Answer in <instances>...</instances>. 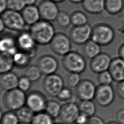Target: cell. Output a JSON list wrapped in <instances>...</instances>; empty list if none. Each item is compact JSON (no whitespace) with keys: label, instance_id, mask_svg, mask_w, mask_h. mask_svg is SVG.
<instances>
[{"label":"cell","instance_id":"1","mask_svg":"<svg viewBox=\"0 0 124 124\" xmlns=\"http://www.w3.org/2000/svg\"><path fill=\"white\" fill-rule=\"evenodd\" d=\"M29 31L36 44L41 46L49 44L56 34L51 22L43 19L30 26Z\"/></svg>","mask_w":124,"mask_h":124},{"label":"cell","instance_id":"2","mask_svg":"<svg viewBox=\"0 0 124 124\" xmlns=\"http://www.w3.org/2000/svg\"><path fill=\"white\" fill-rule=\"evenodd\" d=\"M63 68L69 73L81 74L86 68V61L84 56L76 51H71L62 56L61 60Z\"/></svg>","mask_w":124,"mask_h":124},{"label":"cell","instance_id":"3","mask_svg":"<svg viewBox=\"0 0 124 124\" xmlns=\"http://www.w3.org/2000/svg\"><path fill=\"white\" fill-rule=\"evenodd\" d=\"M115 38V31L109 25L104 23L95 24L93 28L91 39L100 46H108Z\"/></svg>","mask_w":124,"mask_h":124},{"label":"cell","instance_id":"4","mask_svg":"<svg viewBox=\"0 0 124 124\" xmlns=\"http://www.w3.org/2000/svg\"><path fill=\"white\" fill-rule=\"evenodd\" d=\"M25 92L18 88L5 91L2 97L4 106L10 111H17L26 104Z\"/></svg>","mask_w":124,"mask_h":124},{"label":"cell","instance_id":"5","mask_svg":"<svg viewBox=\"0 0 124 124\" xmlns=\"http://www.w3.org/2000/svg\"><path fill=\"white\" fill-rule=\"evenodd\" d=\"M0 18L7 29L20 32L25 31L27 24L19 12L7 9L1 14Z\"/></svg>","mask_w":124,"mask_h":124},{"label":"cell","instance_id":"6","mask_svg":"<svg viewBox=\"0 0 124 124\" xmlns=\"http://www.w3.org/2000/svg\"><path fill=\"white\" fill-rule=\"evenodd\" d=\"M42 88L45 92L51 97H57L64 87L62 77L56 73L46 75L42 81Z\"/></svg>","mask_w":124,"mask_h":124},{"label":"cell","instance_id":"7","mask_svg":"<svg viewBox=\"0 0 124 124\" xmlns=\"http://www.w3.org/2000/svg\"><path fill=\"white\" fill-rule=\"evenodd\" d=\"M49 46L51 50L59 56H63L71 51V41L69 37L62 32L55 34Z\"/></svg>","mask_w":124,"mask_h":124},{"label":"cell","instance_id":"8","mask_svg":"<svg viewBox=\"0 0 124 124\" xmlns=\"http://www.w3.org/2000/svg\"><path fill=\"white\" fill-rule=\"evenodd\" d=\"M19 50L23 51L32 58L36 52V43L29 31H21L16 37Z\"/></svg>","mask_w":124,"mask_h":124},{"label":"cell","instance_id":"9","mask_svg":"<svg viewBox=\"0 0 124 124\" xmlns=\"http://www.w3.org/2000/svg\"><path fill=\"white\" fill-rule=\"evenodd\" d=\"M92 28L88 24L73 26L69 31V37L72 42L78 45H84L90 40Z\"/></svg>","mask_w":124,"mask_h":124},{"label":"cell","instance_id":"10","mask_svg":"<svg viewBox=\"0 0 124 124\" xmlns=\"http://www.w3.org/2000/svg\"><path fill=\"white\" fill-rule=\"evenodd\" d=\"M95 84L88 79H81L75 89L76 96L81 101L94 99L96 90Z\"/></svg>","mask_w":124,"mask_h":124},{"label":"cell","instance_id":"11","mask_svg":"<svg viewBox=\"0 0 124 124\" xmlns=\"http://www.w3.org/2000/svg\"><path fill=\"white\" fill-rule=\"evenodd\" d=\"M115 97V91L111 85H100L96 87L94 99L98 105L107 107L113 102Z\"/></svg>","mask_w":124,"mask_h":124},{"label":"cell","instance_id":"12","mask_svg":"<svg viewBox=\"0 0 124 124\" xmlns=\"http://www.w3.org/2000/svg\"><path fill=\"white\" fill-rule=\"evenodd\" d=\"M47 102L45 96L39 91H32L27 95L26 104L34 113L45 111Z\"/></svg>","mask_w":124,"mask_h":124},{"label":"cell","instance_id":"13","mask_svg":"<svg viewBox=\"0 0 124 124\" xmlns=\"http://www.w3.org/2000/svg\"><path fill=\"white\" fill-rule=\"evenodd\" d=\"M37 6L41 18L50 22L55 20L60 12L57 3L51 0H42Z\"/></svg>","mask_w":124,"mask_h":124},{"label":"cell","instance_id":"14","mask_svg":"<svg viewBox=\"0 0 124 124\" xmlns=\"http://www.w3.org/2000/svg\"><path fill=\"white\" fill-rule=\"evenodd\" d=\"M80 114L78 105L73 102L65 103L62 106L59 116L61 121L65 124L75 123Z\"/></svg>","mask_w":124,"mask_h":124},{"label":"cell","instance_id":"15","mask_svg":"<svg viewBox=\"0 0 124 124\" xmlns=\"http://www.w3.org/2000/svg\"><path fill=\"white\" fill-rule=\"evenodd\" d=\"M36 64L42 74L46 76L55 73L59 67V62L57 59L49 54L40 56L37 60Z\"/></svg>","mask_w":124,"mask_h":124},{"label":"cell","instance_id":"16","mask_svg":"<svg viewBox=\"0 0 124 124\" xmlns=\"http://www.w3.org/2000/svg\"><path fill=\"white\" fill-rule=\"evenodd\" d=\"M112 59L107 53L101 52L91 59L89 67L91 71L95 74H99L108 70Z\"/></svg>","mask_w":124,"mask_h":124},{"label":"cell","instance_id":"17","mask_svg":"<svg viewBox=\"0 0 124 124\" xmlns=\"http://www.w3.org/2000/svg\"><path fill=\"white\" fill-rule=\"evenodd\" d=\"M113 80L121 82L124 80V60L119 57L112 59L108 69Z\"/></svg>","mask_w":124,"mask_h":124},{"label":"cell","instance_id":"18","mask_svg":"<svg viewBox=\"0 0 124 124\" xmlns=\"http://www.w3.org/2000/svg\"><path fill=\"white\" fill-rule=\"evenodd\" d=\"M0 49L2 53H7L13 56L19 50L16 38L10 34H3L1 37Z\"/></svg>","mask_w":124,"mask_h":124},{"label":"cell","instance_id":"19","mask_svg":"<svg viewBox=\"0 0 124 124\" xmlns=\"http://www.w3.org/2000/svg\"><path fill=\"white\" fill-rule=\"evenodd\" d=\"M21 13L26 24L29 26L36 23L41 18L38 6L35 5H26Z\"/></svg>","mask_w":124,"mask_h":124},{"label":"cell","instance_id":"20","mask_svg":"<svg viewBox=\"0 0 124 124\" xmlns=\"http://www.w3.org/2000/svg\"><path fill=\"white\" fill-rule=\"evenodd\" d=\"M19 78L12 72L1 74L0 79V84L1 89L5 91L18 88Z\"/></svg>","mask_w":124,"mask_h":124},{"label":"cell","instance_id":"21","mask_svg":"<svg viewBox=\"0 0 124 124\" xmlns=\"http://www.w3.org/2000/svg\"><path fill=\"white\" fill-rule=\"evenodd\" d=\"M82 7L90 14H101L105 10V0H84Z\"/></svg>","mask_w":124,"mask_h":124},{"label":"cell","instance_id":"22","mask_svg":"<svg viewBox=\"0 0 124 124\" xmlns=\"http://www.w3.org/2000/svg\"><path fill=\"white\" fill-rule=\"evenodd\" d=\"M82 52L86 58L92 59L101 52L100 46L90 39L83 45Z\"/></svg>","mask_w":124,"mask_h":124},{"label":"cell","instance_id":"23","mask_svg":"<svg viewBox=\"0 0 124 124\" xmlns=\"http://www.w3.org/2000/svg\"><path fill=\"white\" fill-rule=\"evenodd\" d=\"M124 0H105V10L109 15H117L123 9Z\"/></svg>","mask_w":124,"mask_h":124},{"label":"cell","instance_id":"24","mask_svg":"<svg viewBox=\"0 0 124 124\" xmlns=\"http://www.w3.org/2000/svg\"><path fill=\"white\" fill-rule=\"evenodd\" d=\"M15 66L13 56L1 52L0 56V72L3 74L11 72Z\"/></svg>","mask_w":124,"mask_h":124},{"label":"cell","instance_id":"25","mask_svg":"<svg viewBox=\"0 0 124 124\" xmlns=\"http://www.w3.org/2000/svg\"><path fill=\"white\" fill-rule=\"evenodd\" d=\"M15 66L19 68L27 67L30 63L31 58L27 53L18 50L13 56Z\"/></svg>","mask_w":124,"mask_h":124},{"label":"cell","instance_id":"26","mask_svg":"<svg viewBox=\"0 0 124 124\" xmlns=\"http://www.w3.org/2000/svg\"><path fill=\"white\" fill-rule=\"evenodd\" d=\"M78 106L80 113L84 114L89 117L93 116L96 112V106L92 100L81 101Z\"/></svg>","mask_w":124,"mask_h":124},{"label":"cell","instance_id":"27","mask_svg":"<svg viewBox=\"0 0 124 124\" xmlns=\"http://www.w3.org/2000/svg\"><path fill=\"white\" fill-rule=\"evenodd\" d=\"M34 112L27 106L21 108L16 111V114L19 119L20 123L31 124L33 117Z\"/></svg>","mask_w":124,"mask_h":124},{"label":"cell","instance_id":"28","mask_svg":"<svg viewBox=\"0 0 124 124\" xmlns=\"http://www.w3.org/2000/svg\"><path fill=\"white\" fill-rule=\"evenodd\" d=\"M71 24L73 26H82L88 24V17L81 11H75L70 15Z\"/></svg>","mask_w":124,"mask_h":124},{"label":"cell","instance_id":"29","mask_svg":"<svg viewBox=\"0 0 124 124\" xmlns=\"http://www.w3.org/2000/svg\"><path fill=\"white\" fill-rule=\"evenodd\" d=\"M62 106L60 103L55 100H49L47 101L45 112L53 118L59 116Z\"/></svg>","mask_w":124,"mask_h":124},{"label":"cell","instance_id":"30","mask_svg":"<svg viewBox=\"0 0 124 124\" xmlns=\"http://www.w3.org/2000/svg\"><path fill=\"white\" fill-rule=\"evenodd\" d=\"M42 73L37 65H31L26 67L24 72V76L29 78L32 82L39 80Z\"/></svg>","mask_w":124,"mask_h":124},{"label":"cell","instance_id":"31","mask_svg":"<svg viewBox=\"0 0 124 124\" xmlns=\"http://www.w3.org/2000/svg\"><path fill=\"white\" fill-rule=\"evenodd\" d=\"M53 118L46 112L36 113L31 124H53Z\"/></svg>","mask_w":124,"mask_h":124},{"label":"cell","instance_id":"32","mask_svg":"<svg viewBox=\"0 0 124 124\" xmlns=\"http://www.w3.org/2000/svg\"><path fill=\"white\" fill-rule=\"evenodd\" d=\"M0 118V124H19V119L16 113L10 111L3 113Z\"/></svg>","mask_w":124,"mask_h":124},{"label":"cell","instance_id":"33","mask_svg":"<svg viewBox=\"0 0 124 124\" xmlns=\"http://www.w3.org/2000/svg\"><path fill=\"white\" fill-rule=\"evenodd\" d=\"M55 21L59 27L62 28H67L71 24L70 16L64 11H60Z\"/></svg>","mask_w":124,"mask_h":124},{"label":"cell","instance_id":"34","mask_svg":"<svg viewBox=\"0 0 124 124\" xmlns=\"http://www.w3.org/2000/svg\"><path fill=\"white\" fill-rule=\"evenodd\" d=\"M59 100L65 103L73 102L74 94L72 91L69 87H63L56 97Z\"/></svg>","mask_w":124,"mask_h":124},{"label":"cell","instance_id":"35","mask_svg":"<svg viewBox=\"0 0 124 124\" xmlns=\"http://www.w3.org/2000/svg\"><path fill=\"white\" fill-rule=\"evenodd\" d=\"M97 80L100 85H111L112 81H114L108 70L98 74Z\"/></svg>","mask_w":124,"mask_h":124},{"label":"cell","instance_id":"36","mask_svg":"<svg viewBox=\"0 0 124 124\" xmlns=\"http://www.w3.org/2000/svg\"><path fill=\"white\" fill-rule=\"evenodd\" d=\"M8 9L21 11L26 6L24 0H7Z\"/></svg>","mask_w":124,"mask_h":124},{"label":"cell","instance_id":"37","mask_svg":"<svg viewBox=\"0 0 124 124\" xmlns=\"http://www.w3.org/2000/svg\"><path fill=\"white\" fill-rule=\"evenodd\" d=\"M80 79V75L77 73H70L66 78V84L70 88H76Z\"/></svg>","mask_w":124,"mask_h":124},{"label":"cell","instance_id":"38","mask_svg":"<svg viewBox=\"0 0 124 124\" xmlns=\"http://www.w3.org/2000/svg\"><path fill=\"white\" fill-rule=\"evenodd\" d=\"M32 85V81L25 76H23L19 78L18 88L24 92L28 91Z\"/></svg>","mask_w":124,"mask_h":124},{"label":"cell","instance_id":"39","mask_svg":"<svg viewBox=\"0 0 124 124\" xmlns=\"http://www.w3.org/2000/svg\"><path fill=\"white\" fill-rule=\"evenodd\" d=\"M115 91L118 97L124 100V80L117 82Z\"/></svg>","mask_w":124,"mask_h":124},{"label":"cell","instance_id":"40","mask_svg":"<svg viewBox=\"0 0 124 124\" xmlns=\"http://www.w3.org/2000/svg\"><path fill=\"white\" fill-rule=\"evenodd\" d=\"M89 118L90 117L87 115L80 113L75 123L77 124H87L89 121Z\"/></svg>","mask_w":124,"mask_h":124},{"label":"cell","instance_id":"41","mask_svg":"<svg viewBox=\"0 0 124 124\" xmlns=\"http://www.w3.org/2000/svg\"><path fill=\"white\" fill-rule=\"evenodd\" d=\"M87 124H106L103 119L97 116H92L89 118Z\"/></svg>","mask_w":124,"mask_h":124},{"label":"cell","instance_id":"42","mask_svg":"<svg viewBox=\"0 0 124 124\" xmlns=\"http://www.w3.org/2000/svg\"><path fill=\"white\" fill-rule=\"evenodd\" d=\"M116 119L120 124H124V109H121L116 113Z\"/></svg>","mask_w":124,"mask_h":124},{"label":"cell","instance_id":"43","mask_svg":"<svg viewBox=\"0 0 124 124\" xmlns=\"http://www.w3.org/2000/svg\"><path fill=\"white\" fill-rule=\"evenodd\" d=\"M8 9L7 0H0V13L1 14Z\"/></svg>","mask_w":124,"mask_h":124},{"label":"cell","instance_id":"44","mask_svg":"<svg viewBox=\"0 0 124 124\" xmlns=\"http://www.w3.org/2000/svg\"><path fill=\"white\" fill-rule=\"evenodd\" d=\"M118 57L124 60V43L122 44L118 49Z\"/></svg>","mask_w":124,"mask_h":124},{"label":"cell","instance_id":"45","mask_svg":"<svg viewBox=\"0 0 124 124\" xmlns=\"http://www.w3.org/2000/svg\"><path fill=\"white\" fill-rule=\"evenodd\" d=\"M25 2L26 5H35V3L36 1V0H24Z\"/></svg>","mask_w":124,"mask_h":124},{"label":"cell","instance_id":"46","mask_svg":"<svg viewBox=\"0 0 124 124\" xmlns=\"http://www.w3.org/2000/svg\"><path fill=\"white\" fill-rule=\"evenodd\" d=\"M5 27V26L4 25V24L3 21L1 18H0V31L1 33L4 31Z\"/></svg>","mask_w":124,"mask_h":124},{"label":"cell","instance_id":"47","mask_svg":"<svg viewBox=\"0 0 124 124\" xmlns=\"http://www.w3.org/2000/svg\"><path fill=\"white\" fill-rule=\"evenodd\" d=\"M84 0H69L70 2L74 4H78L80 3H82Z\"/></svg>","mask_w":124,"mask_h":124},{"label":"cell","instance_id":"48","mask_svg":"<svg viewBox=\"0 0 124 124\" xmlns=\"http://www.w3.org/2000/svg\"><path fill=\"white\" fill-rule=\"evenodd\" d=\"M106 124H120L119 123H118L117 122H114V121H111V122H109L108 123H107Z\"/></svg>","mask_w":124,"mask_h":124},{"label":"cell","instance_id":"49","mask_svg":"<svg viewBox=\"0 0 124 124\" xmlns=\"http://www.w3.org/2000/svg\"><path fill=\"white\" fill-rule=\"evenodd\" d=\"M53 1L54 2H56V3H60V2H62L63 1H64L65 0H51Z\"/></svg>","mask_w":124,"mask_h":124},{"label":"cell","instance_id":"50","mask_svg":"<svg viewBox=\"0 0 124 124\" xmlns=\"http://www.w3.org/2000/svg\"><path fill=\"white\" fill-rule=\"evenodd\" d=\"M19 124H28V123H20Z\"/></svg>","mask_w":124,"mask_h":124},{"label":"cell","instance_id":"51","mask_svg":"<svg viewBox=\"0 0 124 124\" xmlns=\"http://www.w3.org/2000/svg\"><path fill=\"white\" fill-rule=\"evenodd\" d=\"M64 124V123H58V124Z\"/></svg>","mask_w":124,"mask_h":124},{"label":"cell","instance_id":"52","mask_svg":"<svg viewBox=\"0 0 124 124\" xmlns=\"http://www.w3.org/2000/svg\"></svg>","mask_w":124,"mask_h":124}]
</instances>
